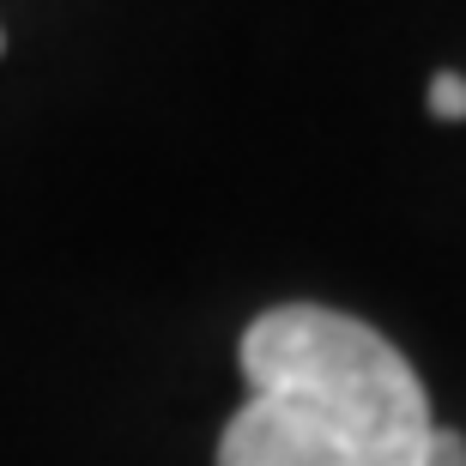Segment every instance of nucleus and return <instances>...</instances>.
Returning a JSON list of instances; mask_svg holds the SVG:
<instances>
[{
	"label": "nucleus",
	"instance_id": "obj_1",
	"mask_svg": "<svg viewBox=\"0 0 466 466\" xmlns=\"http://www.w3.org/2000/svg\"><path fill=\"white\" fill-rule=\"evenodd\" d=\"M248 394L212 466H466L412 358L333 303H273L242 328Z\"/></svg>",
	"mask_w": 466,
	"mask_h": 466
},
{
	"label": "nucleus",
	"instance_id": "obj_2",
	"mask_svg": "<svg viewBox=\"0 0 466 466\" xmlns=\"http://www.w3.org/2000/svg\"><path fill=\"white\" fill-rule=\"evenodd\" d=\"M424 104H431L436 121H461V116H466V79H461V73H436Z\"/></svg>",
	"mask_w": 466,
	"mask_h": 466
}]
</instances>
